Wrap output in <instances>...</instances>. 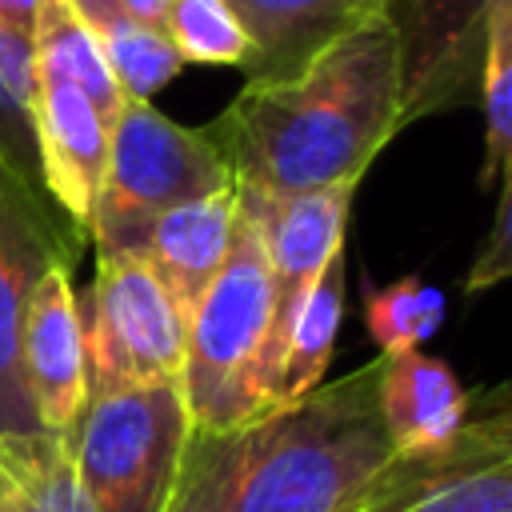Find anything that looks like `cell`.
<instances>
[{"instance_id":"cell-15","label":"cell","mask_w":512,"mask_h":512,"mask_svg":"<svg viewBox=\"0 0 512 512\" xmlns=\"http://www.w3.org/2000/svg\"><path fill=\"white\" fill-rule=\"evenodd\" d=\"M472 392L456 380L448 360L428 352L384 356L380 372V420L392 452H424L448 444L468 420Z\"/></svg>"},{"instance_id":"cell-6","label":"cell","mask_w":512,"mask_h":512,"mask_svg":"<svg viewBox=\"0 0 512 512\" xmlns=\"http://www.w3.org/2000/svg\"><path fill=\"white\" fill-rule=\"evenodd\" d=\"M88 396L136 384H180L188 328L152 276L128 252H96V276L76 292Z\"/></svg>"},{"instance_id":"cell-19","label":"cell","mask_w":512,"mask_h":512,"mask_svg":"<svg viewBox=\"0 0 512 512\" xmlns=\"http://www.w3.org/2000/svg\"><path fill=\"white\" fill-rule=\"evenodd\" d=\"M32 40H36V56L56 64L100 112V120L112 128L124 92L104 60L100 40L92 36V28L64 4V0H40L36 8V24H32Z\"/></svg>"},{"instance_id":"cell-27","label":"cell","mask_w":512,"mask_h":512,"mask_svg":"<svg viewBox=\"0 0 512 512\" xmlns=\"http://www.w3.org/2000/svg\"><path fill=\"white\" fill-rule=\"evenodd\" d=\"M36 8H40V0H0V16L12 24H24V28L36 24Z\"/></svg>"},{"instance_id":"cell-10","label":"cell","mask_w":512,"mask_h":512,"mask_svg":"<svg viewBox=\"0 0 512 512\" xmlns=\"http://www.w3.org/2000/svg\"><path fill=\"white\" fill-rule=\"evenodd\" d=\"M496 0H384L400 48V128L480 100L484 36Z\"/></svg>"},{"instance_id":"cell-5","label":"cell","mask_w":512,"mask_h":512,"mask_svg":"<svg viewBox=\"0 0 512 512\" xmlns=\"http://www.w3.org/2000/svg\"><path fill=\"white\" fill-rule=\"evenodd\" d=\"M344 512H512L508 384L472 392L460 432L424 452H392Z\"/></svg>"},{"instance_id":"cell-20","label":"cell","mask_w":512,"mask_h":512,"mask_svg":"<svg viewBox=\"0 0 512 512\" xmlns=\"http://www.w3.org/2000/svg\"><path fill=\"white\" fill-rule=\"evenodd\" d=\"M480 108H484V160L480 192L512 172V0H496L484 36L480 68Z\"/></svg>"},{"instance_id":"cell-4","label":"cell","mask_w":512,"mask_h":512,"mask_svg":"<svg viewBox=\"0 0 512 512\" xmlns=\"http://www.w3.org/2000/svg\"><path fill=\"white\" fill-rule=\"evenodd\" d=\"M188 432L180 384H136L88 396L64 440L96 512H164Z\"/></svg>"},{"instance_id":"cell-7","label":"cell","mask_w":512,"mask_h":512,"mask_svg":"<svg viewBox=\"0 0 512 512\" xmlns=\"http://www.w3.org/2000/svg\"><path fill=\"white\" fill-rule=\"evenodd\" d=\"M232 184L204 128H184L152 108V100H124L108 128V164L84 236L144 220Z\"/></svg>"},{"instance_id":"cell-21","label":"cell","mask_w":512,"mask_h":512,"mask_svg":"<svg viewBox=\"0 0 512 512\" xmlns=\"http://www.w3.org/2000/svg\"><path fill=\"white\" fill-rule=\"evenodd\" d=\"M368 332L380 348V356L416 352L444 320V292L408 276L380 292H368Z\"/></svg>"},{"instance_id":"cell-2","label":"cell","mask_w":512,"mask_h":512,"mask_svg":"<svg viewBox=\"0 0 512 512\" xmlns=\"http://www.w3.org/2000/svg\"><path fill=\"white\" fill-rule=\"evenodd\" d=\"M384 356L224 432H188L164 512H344L392 456Z\"/></svg>"},{"instance_id":"cell-12","label":"cell","mask_w":512,"mask_h":512,"mask_svg":"<svg viewBox=\"0 0 512 512\" xmlns=\"http://www.w3.org/2000/svg\"><path fill=\"white\" fill-rule=\"evenodd\" d=\"M28 124L36 136L44 188L52 204L68 216V224L84 236L108 164V124L100 120L92 100L56 64L40 56L28 100Z\"/></svg>"},{"instance_id":"cell-13","label":"cell","mask_w":512,"mask_h":512,"mask_svg":"<svg viewBox=\"0 0 512 512\" xmlns=\"http://www.w3.org/2000/svg\"><path fill=\"white\" fill-rule=\"evenodd\" d=\"M20 372H24V388H28L36 424L52 436H68L88 404L72 264H52L36 280V288L24 304Z\"/></svg>"},{"instance_id":"cell-3","label":"cell","mask_w":512,"mask_h":512,"mask_svg":"<svg viewBox=\"0 0 512 512\" xmlns=\"http://www.w3.org/2000/svg\"><path fill=\"white\" fill-rule=\"evenodd\" d=\"M276 280L260 220L236 196L232 248L204 288L184 340L180 392L192 432H224L256 416V372L272 332Z\"/></svg>"},{"instance_id":"cell-26","label":"cell","mask_w":512,"mask_h":512,"mask_svg":"<svg viewBox=\"0 0 512 512\" xmlns=\"http://www.w3.org/2000/svg\"><path fill=\"white\" fill-rule=\"evenodd\" d=\"M120 4H124V12H128L136 24L164 32V20H168V8H172V0H120Z\"/></svg>"},{"instance_id":"cell-9","label":"cell","mask_w":512,"mask_h":512,"mask_svg":"<svg viewBox=\"0 0 512 512\" xmlns=\"http://www.w3.org/2000/svg\"><path fill=\"white\" fill-rule=\"evenodd\" d=\"M356 184L360 180H336V184H324V188H312V192H296V196H280V200L236 192L240 204L264 228V248H268L272 280H276L272 332H268V344H264V356H260V372H256V416L268 412V388H272L276 364L284 356L288 328H292L308 288L344 252V228H348Z\"/></svg>"},{"instance_id":"cell-11","label":"cell","mask_w":512,"mask_h":512,"mask_svg":"<svg viewBox=\"0 0 512 512\" xmlns=\"http://www.w3.org/2000/svg\"><path fill=\"white\" fill-rule=\"evenodd\" d=\"M236 232V184H224L208 196H196L188 204H176L168 212L116 224L100 236H92L96 252H128L152 268V276L172 296L184 328L220 272Z\"/></svg>"},{"instance_id":"cell-24","label":"cell","mask_w":512,"mask_h":512,"mask_svg":"<svg viewBox=\"0 0 512 512\" xmlns=\"http://www.w3.org/2000/svg\"><path fill=\"white\" fill-rule=\"evenodd\" d=\"M0 164H8L32 188H44L40 156H36V136H32V124H28V112L4 88H0Z\"/></svg>"},{"instance_id":"cell-8","label":"cell","mask_w":512,"mask_h":512,"mask_svg":"<svg viewBox=\"0 0 512 512\" xmlns=\"http://www.w3.org/2000/svg\"><path fill=\"white\" fill-rule=\"evenodd\" d=\"M80 248L84 236L52 196L0 164V436L44 432L20 372V324L36 280L52 264H76Z\"/></svg>"},{"instance_id":"cell-17","label":"cell","mask_w":512,"mask_h":512,"mask_svg":"<svg viewBox=\"0 0 512 512\" xmlns=\"http://www.w3.org/2000/svg\"><path fill=\"white\" fill-rule=\"evenodd\" d=\"M100 40L104 60L124 92V100H152L180 68V52L156 28L136 24L120 0H64Z\"/></svg>"},{"instance_id":"cell-25","label":"cell","mask_w":512,"mask_h":512,"mask_svg":"<svg viewBox=\"0 0 512 512\" xmlns=\"http://www.w3.org/2000/svg\"><path fill=\"white\" fill-rule=\"evenodd\" d=\"M32 80H36V40L32 28L12 24L0 16V88L28 112L32 100Z\"/></svg>"},{"instance_id":"cell-18","label":"cell","mask_w":512,"mask_h":512,"mask_svg":"<svg viewBox=\"0 0 512 512\" xmlns=\"http://www.w3.org/2000/svg\"><path fill=\"white\" fill-rule=\"evenodd\" d=\"M340 316H344V252L308 288V296L288 328L284 356H280L272 388H268V412L320 384V376L332 360V348H336Z\"/></svg>"},{"instance_id":"cell-14","label":"cell","mask_w":512,"mask_h":512,"mask_svg":"<svg viewBox=\"0 0 512 512\" xmlns=\"http://www.w3.org/2000/svg\"><path fill=\"white\" fill-rule=\"evenodd\" d=\"M248 32L244 84H276L304 72L336 40L380 20L384 0H224Z\"/></svg>"},{"instance_id":"cell-16","label":"cell","mask_w":512,"mask_h":512,"mask_svg":"<svg viewBox=\"0 0 512 512\" xmlns=\"http://www.w3.org/2000/svg\"><path fill=\"white\" fill-rule=\"evenodd\" d=\"M0 512H96L64 436H0Z\"/></svg>"},{"instance_id":"cell-1","label":"cell","mask_w":512,"mask_h":512,"mask_svg":"<svg viewBox=\"0 0 512 512\" xmlns=\"http://www.w3.org/2000/svg\"><path fill=\"white\" fill-rule=\"evenodd\" d=\"M400 132V48L380 20L336 40L304 72L244 84L204 124L236 192L264 200L360 180Z\"/></svg>"},{"instance_id":"cell-22","label":"cell","mask_w":512,"mask_h":512,"mask_svg":"<svg viewBox=\"0 0 512 512\" xmlns=\"http://www.w3.org/2000/svg\"><path fill=\"white\" fill-rule=\"evenodd\" d=\"M164 36L188 64H244L248 32L224 0H172Z\"/></svg>"},{"instance_id":"cell-23","label":"cell","mask_w":512,"mask_h":512,"mask_svg":"<svg viewBox=\"0 0 512 512\" xmlns=\"http://www.w3.org/2000/svg\"><path fill=\"white\" fill-rule=\"evenodd\" d=\"M508 220H512V172H504V180H500V204H496V216H492L488 244L480 248V256L468 268V280H464L468 292H484V288L500 284L512 272V228H508Z\"/></svg>"}]
</instances>
